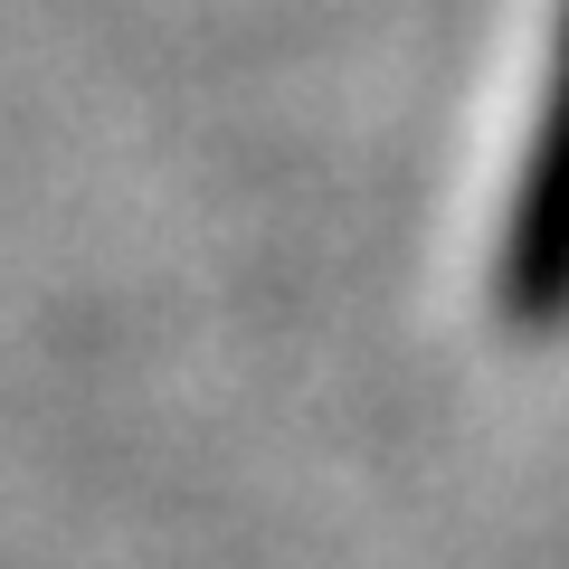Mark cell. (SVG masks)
<instances>
[{
    "label": "cell",
    "mask_w": 569,
    "mask_h": 569,
    "mask_svg": "<svg viewBox=\"0 0 569 569\" xmlns=\"http://www.w3.org/2000/svg\"><path fill=\"white\" fill-rule=\"evenodd\" d=\"M503 313L522 332L569 323V10L550 39V96L531 123V162L512 190V238H503Z\"/></svg>",
    "instance_id": "obj_1"
}]
</instances>
